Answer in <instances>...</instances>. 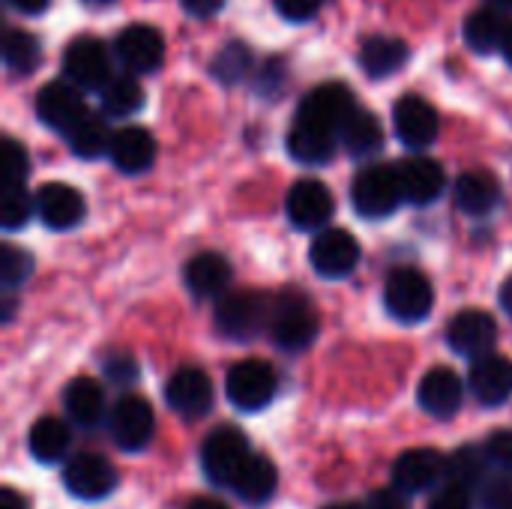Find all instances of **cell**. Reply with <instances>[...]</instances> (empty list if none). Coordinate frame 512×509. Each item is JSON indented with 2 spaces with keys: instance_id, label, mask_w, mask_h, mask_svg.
Listing matches in <instances>:
<instances>
[{
  "instance_id": "cell-6",
  "label": "cell",
  "mask_w": 512,
  "mask_h": 509,
  "mask_svg": "<svg viewBox=\"0 0 512 509\" xmlns=\"http://www.w3.org/2000/svg\"><path fill=\"white\" fill-rule=\"evenodd\" d=\"M354 108H357L354 93L342 81H327V84H318L312 93L303 96L294 120H300L306 126H315L321 132H330V135L339 138L342 135V126L354 114Z\"/></svg>"
},
{
  "instance_id": "cell-41",
  "label": "cell",
  "mask_w": 512,
  "mask_h": 509,
  "mask_svg": "<svg viewBox=\"0 0 512 509\" xmlns=\"http://www.w3.org/2000/svg\"><path fill=\"white\" fill-rule=\"evenodd\" d=\"M480 509H512V477H495L483 486Z\"/></svg>"
},
{
  "instance_id": "cell-51",
  "label": "cell",
  "mask_w": 512,
  "mask_h": 509,
  "mask_svg": "<svg viewBox=\"0 0 512 509\" xmlns=\"http://www.w3.org/2000/svg\"><path fill=\"white\" fill-rule=\"evenodd\" d=\"M186 509H228L222 501H216V498H195L192 504Z\"/></svg>"
},
{
  "instance_id": "cell-4",
  "label": "cell",
  "mask_w": 512,
  "mask_h": 509,
  "mask_svg": "<svg viewBox=\"0 0 512 509\" xmlns=\"http://www.w3.org/2000/svg\"><path fill=\"white\" fill-rule=\"evenodd\" d=\"M384 303H387V312L396 318V321H405V324H417L423 321L432 306H435V291H432V282L414 270V267H399L387 276V285H384Z\"/></svg>"
},
{
  "instance_id": "cell-20",
  "label": "cell",
  "mask_w": 512,
  "mask_h": 509,
  "mask_svg": "<svg viewBox=\"0 0 512 509\" xmlns=\"http://www.w3.org/2000/svg\"><path fill=\"white\" fill-rule=\"evenodd\" d=\"M36 213L51 231H69L84 219L87 204L78 189L66 183H45L36 192Z\"/></svg>"
},
{
  "instance_id": "cell-37",
  "label": "cell",
  "mask_w": 512,
  "mask_h": 509,
  "mask_svg": "<svg viewBox=\"0 0 512 509\" xmlns=\"http://www.w3.org/2000/svg\"><path fill=\"white\" fill-rule=\"evenodd\" d=\"M249 69H252V51L243 45V42H228V45H222L219 48V54L213 57V66H210V72H213V78H219L222 84H237V81H243L246 75H249Z\"/></svg>"
},
{
  "instance_id": "cell-44",
  "label": "cell",
  "mask_w": 512,
  "mask_h": 509,
  "mask_svg": "<svg viewBox=\"0 0 512 509\" xmlns=\"http://www.w3.org/2000/svg\"><path fill=\"white\" fill-rule=\"evenodd\" d=\"M324 0H273L276 12L285 18V21H309L318 9H321Z\"/></svg>"
},
{
  "instance_id": "cell-14",
  "label": "cell",
  "mask_w": 512,
  "mask_h": 509,
  "mask_svg": "<svg viewBox=\"0 0 512 509\" xmlns=\"http://www.w3.org/2000/svg\"><path fill=\"white\" fill-rule=\"evenodd\" d=\"M333 195L330 189L321 183V180H297L291 189H288V198H285V210H288V219L294 222V228L300 231H318L330 222L333 216Z\"/></svg>"
},
{
  "instance_id": "cell-22",
  "label": "cell",
  "mask_w": 512,
  "mask_h": 509,
  "mask_svg": "<svg viewBox=\"0 0 512 509\" xmlns=\"http://www.w3.org/2000/svg\"><path fill=\"white\" fill-rule=\"evenodd\" d=\"M462 396L465 387L459 381V375L447 366H435L423 375L420 387H417V402L423 411H429L432 417H453L462 408Z\"/></svg>"
},
{
  "instance_id": "cell-28",
  "label": "cell",
  "mask_w": 512,
  "mask_h": 509,
  "mask_svg": "<svg viewBox=\"0 0 512 509\" xmlns=\"http://www.w3.org/2000/svg\"><path fill=\"white\" fill-rule=\"evenodd\" d=\"M276 486H279V471L276 465L267 459V456H249V462L243 465V471L237 474L234 480V492L240 501L252 504V507H261L267 504L273 495H276Z\"/></svg>"
},
{
  "instance_id": "cell-17",
  "label": "cell",
  "mask_w": 512,
  "mask_h": 509,
  "mask_svg": "<svg viewBox=\"0 0 512 509\" xmlns=\"http://www.w3.org/2000/svg\"><path fill=\"white\" fill-rule=\"evenodd\" d=\"M165 402L180 417H204L213 408V381L195 366L177 369L165 384Z\"/></svg>"
},
{
  "instance_id": "cell-49",
  "label": "cell",
  "mask_w": 512,
  "mask_h": 509,
  "mask_svg": "<svg viewBox=\"0 0 512 509\" xmlns=\"http://www.w3.org/2000/svg\"><path fill=\"white\" fill-rule=\"evenodd\" d=\"M0 509H27V501L15 489H3L0 492Z\"/></svg>"
},
{
  "instance_id": "cell-30",
  "label": "cell",
  "mask_w": 512,
  "mask_h": 509,
  "mask_svg": "<svg viewBox=\"0 0 512 509\" xmlns=\"http://www.w3.org/2000/svg\"><path fill=\"white\" fill-rule=\"evenodd\" d=\"M339 138H342V144H345V150L351 156H372L384 144V129H381V120L372 111L357 105L354 114L345 120Z\"/></svg>"
},
{
  "instance_id": "cell-21",
  "label": "cell",
  "mask_w": 512,
  "mask_h": 509,
  "mask_svg": "<svg viewBox=\"0 0 512 509\" xmlns=\"http://www.w3.org/2000/svg\"><path fill=\"white\" fill-rule=\"evenodd\" d=\"M471 390L480 405L498 408L512 396V360L501 354H486L471 363Z\"/></svg>"
},
{
  "instance_id": "cell-9",
  "label": "cell",
  "mask_w": 512,
  "mask_h": 509,
  "mask_svg": "<svg viewBox=\"0 0 512 509\" xmlns=\"http://www.w3.org/2000/svg\"><path fill=\"white\" fill-rule=\"evenodd\" d=\"M36 117L48 129L69 135L87 117V105H84L81 90L66 78L42 84L39 93H36Z\"/></svg>"
},
{
  "instance_id": "cell-27",
  "label": "cell",
  "mask_w": 512,
  "mask_h": 509,
  "mask_svg": "<svg viewBox=\"0 0 512 509\" xmlns=\"http://www.w3.org/2000/svg\"><path fill=\"white\" fill-rule=\"evenodd\" d=\"M63 408L81 429H93L105 417V393L93 378H75L63 390Z\"/></svg>"
},
{
  "instance_id": "cell-47",
  "label": "cell",
  "mask_w": 512,
  "mask_h": 509,
  "mask_svg": "<svg viewBox=\"0 0 512 509\" xmlns=\"http://www.w3.org/2000/svg\"><path fill=\"white\" fill-rule=\"evenodd\" d=\"M225 0H180V6L192 15V18H210L222 9Z\"/></svg>"
},
{
  "instance_id": "cell-19",
  "label": "cell",
  "mask_w": 512,
  "mask_h": 509,
  "mask_svg": "<svg viewBox=\"0 0 512 509\" xmlns=\"http://www.w3.org/2000/svg\"><path fill=\"white\" fill-rule=\"evenodd\" d=\"M396 171H399V183H402L405 201H411L417 207L438 201L444 186H447L444 165L438 159H429V156H411V159L399 162Z\"/></svg>"
},
{
  "instance_id": "cell-15",
  "label": "cell",
  "mask_w": 512,
  "mask_h": 509,
  "mask_svg": "<svg viewBox=\"0 0 512 509\" xmlns=\"http://www.w3.org/2000/svg\"><path fill=\"white\" fill-rule=\"evenodd\" d=\"M444 477H447V459L438 450H432V447L408 450L393 465V489H399L405 495L429 492Z\"/></svg>"
},
{
  "instance_id": "cell-13",
  "label": "cell",
  "mask_w": 512,
  "mask_h": 509,
  "mask_svg": "<svg viewBox=\"0 0 512 509\" xmlns=\"http://www.w3.org/2000/svg\"><path fill=\"white\" fill-rule=\"evenodd\" d=\"M114 51L129 72H156L165 60V39L153 24H129L117 33Z\"/></svg>"
},
{
  "instance_id": "cell-29",
  "label": "cell",
  "mask_w": 512,
  "mask_h": 509,
  "mask_svg": "<svg viewBox=\"0 0 512 509\" xmlns=\"http://www.w3.org/2000/svg\"><path fill=\"white\" fill-rule=\"evenodd\" d=\"M408 60V45L396 36H372L360 48V66L372 78H387L399 72Z\"/></svg>"
},
{
  "instance_id": "cell-8",
  "label": "cell",
  "mask_w": 512,
  "mask_h": 509,
  "mask_svg": "<svg viewBox=\"0 0 512 509\" xmlns=\"http://www.w3.org/2000/svg\"><path fill=\"white\" fill-rule=\"evenodd\" d=\"M63 75L78 90H105L111 75V54L93 36H78L63 48Z\"/></svg>"
},
{
  "instance_id": "cell-26",
  "label": "cell",
  "mask_w": 512,
  "mask_h": 509,
  "mask_svg": "<svg viewBox=\"0 0 512 509\" xmlns=\"http://www.w3.org/2000/svg\"><path fill=\"white\" fill-rule=\"evenodd\" d=\"M501 204V183L492 171L474 168L456 180V207L468 216H489Z\"/></svg>"
},
{
  "instance_id": "cell-53",
  "label": "cell",
  "mask_w": 512,
  "mask_h": 509,
  "mask_svg": "<svg viewBox=\"0 0 512 509\" xmlns=\"http://www.w3.org/2000/svg\"><path fill=\"white\" fill-rule=\"evenodd\" d=\"M324 509H366V507H360V504H327Z\"/></svg>"
},
{
  "instance_id": "cell-45",
  "label": "cell",
  "mask_w": 512,
  "mask_h": 509,
  "mask_svg": "<svg viewBox=\"0 0 512 509\" xmlns=\"http://www.w3.org/2000/svg\"><path fill=\"white\" fill-rule=\"evenodd\" d=\"M429 509H474L471 492L468 489H459V486H444L441 492L432 495Z\"/></svg>"
},
{
  "instance_id": "cell-33",
  "label": "cell",
  "mask_w": 512,
  "mask_h": 509,
  "mask_svg": "<svg viewBox=\"0 0 512 509\" xmlns=\"http://www.w3.org/2000/svg\"><path fill=\"white\" fill-rule=\"evenodd\" d=\"M111 138H114V132H108L105 120L96 117V114H87V117L66 135L69 150H72L78 159H96V156L108 153V150H111Z\"/></svg>"
},
{
  "instance_id": "cell-40",
  "label": "cell",
  "mask_w": 512,
  "mask_h": 509,
  "mask_svg": "<svg viewBox=\"0 0 512 509\" xmlns=\"http://www.w3.org/2000/svg\"><path fill=\"white\" fill-rule=\"evenodd\" d=\"M30 273H33V258H30L24 249L6 243V246L0 249V282H3V288H6V291L18 288Z\"/></svg>"
},
{
  "instance_id": "cell-7",
  "label": "cell",
  "mask_w": 512,
  "mask_h": 509,
  "mask_svg": "<svg viewBox=\"0 0 512 509\" xmlns=\"http://www.w3.org/2000/svg\"><path fill=\"white\" fill-rule=\"evenodd\" d=\"M225 393H228V402L246 414L264 411L276 396V372L264 360H243L231 366L225 378Z\"/></svg>"
},
{
  "instance_id": "cell-50",
  "label": "cell",
  "mask_w": 512,
  "mask_h": 509,
  "mask_svg": "<svg viewBox=\"0 0 512 509\" xmlns=\"http://www.w3.org/2000/svg\"><path fill=\"white\" fill-rule=\"evenodd\" d=\"M498 300H501V309L507 312L512 318V276L501 285V294H498Z\"/></svg>"
},
{
  "instance_id": "cell-3",
  "label": "cell",
  "mask_w": 512,
  "mask_h": 509,
  "mask_svg": "<svg viewBox=\"0 0 512 509\" xmlns=\"http://www.w3.org/2000/svg\"><path fill=\"white\" fill-rule=\"evenodd\" d=\"M405 201L399 171L393 165H369L351 183V204L366 219H384Z\"/></svg>"
},
{
  "instance_id": "cell-24",
  "label": "cell",
  "mask_w": 512,
  "mask_h": 509,
  "mask_svg": "<svg viewBox=\"0 0 512 509\" xmlns=\"http://www.w3.org/2000/svg\"><path fill=\"white\" fill-rule=\"evenodd\" d=\"M510 15L507 9L501 6H480L474 9L468 18H465V42L471 51L477 54H492V51H501L504 48V39H507V30H510Z\"/></svg>"
},
{
  "instance_id": "cell-16",
  "label": "cell",
  "mask_w": 512,
  "mask_h": 509,
  "mask_svg": "<svg viewBox=\"0 0 512 509\" xmlns=\"http://www.w3.org/2000/svg\"><path fill=\"white\" fill-rule=\"evenodd\" d=\"M393 126H396V135L405 147L411 150H423L429 147L435 138H438V111L432 108V102H426L423 96H402L396 105H393Z\"/></svg>"
},
{
  "instance_id": "cell-32",
  "label": "cell",
  "mask_w": 512,
  "mask_h": 509,
  "mask_svg": "<svg viewBox=\"0 0 512 509\" xmlns=\"http://www.w3.org/2000/svg\"><path fill=\"white\" fill-rule=\"evenodd\" d=\"M333 150H336V135L294 120V126L288 132V153L297 162H303V165H324L333 156Z\"/></svg>"
},
{
  "instance_id": "cell-1",
  "label": "cell",
  "mask_w": 512,
  "mask_h": 509,
  "mask_svg": "<svg viewBox=\"0 0 512 509\" xmlns=\"http://www.w3.org/2000/svg\"><path fill=\"white\" fill-rule=\"evenodd\" d=\"M270 309H273V300L255 288L231 291L219 297L216 330L234 342H252L258 333H264V327H270Z\"/></svg>"
},
{
  "instance_id": "cell-10",
  "label": "cell",
  "mask_w": 512,
  "mask_h": 509,
  "mask_svg": "<svg viewBox=\"0 0 512 509\" xmlns=\"http://www.w3.org/2000/svg\"><path fill=\"white\" fill-rule=\"evenodd\" d=\"M66 492L78 501H102L117 489V471L105 456L81 453L63 468Z\"/></svg>"
},
{
  "instance_id": "cell-38",
  "label": "cell",
  "mask_w": 512,
  "mask_h": 509,
  "mask_svg": "<svg viewBox=\"0 0 512 509\" xmlns=\"http://www.w3.org/2000/svg\"><path fill=\"white\" fill-rule=\"evenodd\" d=\"M27 150L15 141V138H3L0 141V189H24L27 183Z\"/></svg>"
},
{
  "instance_id": "cell-43",
  "label": "cell",
  "mask_w": 512,
  "mask_h": 509,
  "mask_svg": "<svg viewBox=\"0 0 512 509\" xmlns=\"http://www.w3.org/2000/svg\"><path fill=\"white\" fill-rule=\"evenodd\" d=\"M102 366H105V375H108L111 381H117V384H132V381L138 378V363H135V357H129L126 351L108 354Z\"/></svg>"
},
{
  "instance_id": "cell-18",
  "label": "cell",
  "mask_w": 512,
  "mask_h": 509,
  "mask_svg": "<svg viewBox=\"0 0 512 509\" xmlns=\"http://www.w3.org/2000/svg\"><path fill=\"white\" fill-rule=\"evenodd\" d=\"M447 342L456 354L465 357H486L498 342V324L483 309H465L459 312L447 327Z\"/></svg>"
},
{
  "instance_id": "cell-42",
  "label": "cell",
  "mask_w": 512,
  "mask_h": 509,
  "mask_svg": "<svg viewBox=\"0 0 512 509\" xmlns=\"http://www.w3.org/2000/svg\"><path fill=\"white\" fill-rule=\"evenodd\" d=\"M486 459L492 465H498L504 474L512 477V429H504V432H495L489 441H486Z\"/></svg>"
},
{
  "instance_id": "cell-11",
  "label": "cell",
  "mask_w": 512,
  "mask_h": 509,
  "mask_svg": "<svg viewBox=\"0 0 512 509\" xmlns=\"http://www.w3.org/2000/svg\"><path fill=\"white\" fill-rule=\"evenodd\" d=\"M309 261H312L315 273H321L324 279H342V276L354 273V267L360 261V243L345 228H327L312 240Z\"/></svg>"
},
{
  "instance_id": "cell-31",
  "label": "cell",
  "mask_w": 512,
  "mask_h": 509,
  "mask_svg": "<svg viewBox=\"0 0 512 509\" xmlns=\"http://www.w3.org/2000/svg\"><path fill=\"white\" fill-rule=\"evenodd\" d=\"M69 441H72L69 426H66L63 420H57V417H42V420H36L33 429H30V438H27L30 456H33L36 462H42V465L60 462V459L66 456V450H69Z\"/></svg>"
},
{
  "instance_id": "cell-12",
  "label": "cell",
  "mask_w": 512,
  "mask_h": 509,
  "mask_svg": "<svg viewBox=\"0 0 512 509\" xmlns=\"http://www.w3.org/2000/svg\"><path fill=\"white\" fill-rule=\"evenodd\" d=\"M156 429V417L147 399L141 396H123L111 411V438L120 450L138 453L150 444Z\"/></svg>"
},
{
  "instance_id": "cell-46",
  "label": "cell",
  "mask_w": 512,
  "mask_h": 509,
  "mask_svg": "<svg viewBox=\"0 0 512 509\" xmlns=\"http://www.w3.org/2000/svg\"><path fill=\"white\" fill-rule=\"evenodd\" d=\"M366 509H411L408 504V495L399 492V489H378L369 495V501L363 504Z\"/></svg>"
},
{
  "instance_id": "cell-2",
  "label": "cell",
  "mask_w": 512,
  "mask_h": 509,
  "mask_svg": "<svg viewBox=\"0 0 512 509\" xmlns=\"http://www.w3.org/2000/svg\"><path fill=\"white\" fill-rule=\"evenodd\" d=\"M270 336L285 351H303L318 336V315L315 306L300 291H282L273 297L270 309Z\"/></svg>"
},
{
  "instance_id": "cell-55",
  "label": "cell",
  "mask_w": 512,
  "mask_h": 509,
  "mask_svg": "<svg viewBox=\"0 0 512 509\" xmlns=\"http://www.w3.org/2000/svg\"><path fill=\"white\" fill-rule=\"evenodd\" d=\"M87 3H111V0H87Z\"/></svg>"
},
{
  "instance_id": "cell-5",
  "label": "cell",
  "mask_w": 512,
  "mask_h": 509,
  "mask_svg": "<svg viewBox=\"0 0 512 509\" xmlns=\"http://www.w3.org/2000/svg\"><path fill=\"white\" fill-rule=\"evenodd\" d=\"M249 441L237 426H219L207 435L201 447V468L210 483L216 486H234L237 474L249 462Z\"/></svg>"
},
{
  "instance_id": "cell-39",
  "label": "cell",
  "mask_w": 512,
  "mask_h": 509,
  "mask_svg": "<svg viewBox=\"0 0 512 509\" xmlns=\"http://www.w3.org/2000/svg\"><path fill=\"white\" fill-rule=\"evenodd\" d=\"M33 210H36V198H30L27 189H6L0 201V222L6 231H18L30 222Z\"/></svg>"
},
{
  "instance_id": "cell-25",
  "label": "cell",
  "mask_w": 512,
  "mask_h": 509,
  "mask_svg": "<svg viewBox=\"0 0 512 509\" xmlns=\"http://www.w3.org/2000/svg\"><path fill=\"white\" fill-rule=\"evenodd\" d=\"M231 264L225 255L219 252H201L195 255L186 270H183V279H186V288L207 300V297H225V288L231 285Z\"/></svg>"
},
{
  "instance_id": "cell-52",
  "label": "cell",
  "mask_w": 512,
  "mask_h": 509,
  "mask_svg": "<svg viewBox=\"0 0 512 509\" xmlns=\"http://www.w3.org/2000/svg\"><path fill=\"white\" fill-rule=\"evenodd\" d=\"M501 51H504L507 63L512 66V21H510V30H507V39H504V48H501Z\"/></svg>"
},
{
  "instance_id": "cell-35",
  "label": "cell",
  "mask_w": 512,
  "mask_h": 509,
  "mask_svg": "<svg viewBox=\"0 0 512 509\" xmlns=\"http://www.w3.org/2000/svg\"><path fill=\"white\" fill-rule=\"evenodd\" d=\"M99 96H102V111L111 117H129L144 105V90L132 75H114Z\"/></svg>"
},
{
  "instance_id": "cell-36",
  "label": "cell",
  "mask_w": 512,
  "mask_h": 509,
  "mask_svg": "<svg viewBox=\"0 0 512 509\" xmlns=\"http://www.w3.org/2000/svg\"><path fill=\"white\" fill-rule=\"evenodd\" d=\"M486 456L477 447H459L450 459H447V480L450 486L459 489H477L486 480Z\"/></svg>"
},
{
  "instance_id": "cell-23",
  "label": "cell",
  "mask_w": 512,
  "mask_h": 509,
  "mask_svg": "<svg viewBox=\"0 0 512 509\" xmlns=\"http://www.w3.org/2000/svg\"><path fill=\"white\" fill-rule=\"evenodd\" d=\"M108 156H111L117 171L141 174L156 159V138L147 129H141V126H126V129L114 132Z\"/></svg>"
},
{
  "instance_id": "cell-48",
  "label": "cell",
  "mask_w": 512,
  "mask_h": 509,
  "mask_svg": "<svg viewBox=\"0 0 512 509\" xmlns=\"http://www.w3.org/2000/svg\"><path fill=\"white\" fill-rule=\"evenodd\" d=\"M48 3H51V0H9V6H15V9L24 12V15H39V12L48 9Z\"/></svg>"
},
{
  "instance_id": "cell-54",
  "label": "cell",
  "mask_w": 512,
  "mask_h": 509,
  "mask_svg": "<svg viewBox=\"0 0 512 509\" xmlns=\"http://www.w3.org/2000/svg\"><path fill=\"white\" fill-rule=\"evenodd\" d=\"M492 6H501V9H512V0H492Z\"/></svg>"
},
{
  "instance_id": "cell-34",
  "label": "cell",
  "mask_w": 512,
  "mask_h": 509,
  "mask_svg": "<svg viewBox=\"0 0 512 509\" xmlns=\"http://www.w3.org/2000/svg\"><path fill=\"white\" fill-rule=\"evenodd\" d=\"M3 60H6L9 72L30 75L42 63V45L33 33L12 27V30H6V39H3Z\"/></svg>"
}]
</instances>
